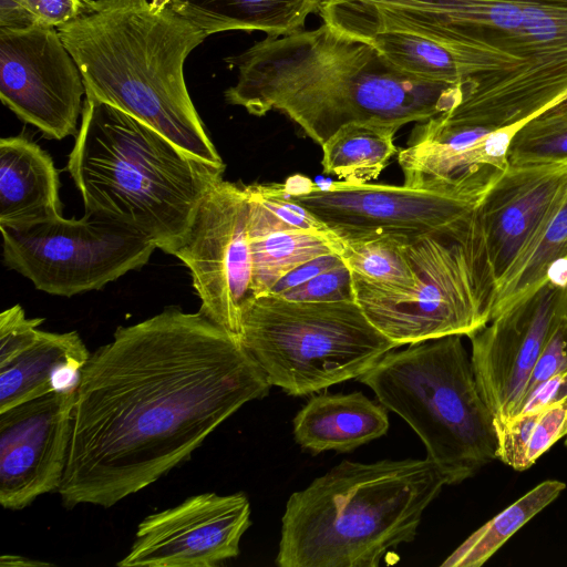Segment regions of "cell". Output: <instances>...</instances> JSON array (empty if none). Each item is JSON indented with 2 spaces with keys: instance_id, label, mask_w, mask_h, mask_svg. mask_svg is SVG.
Returning <instances> with one entry per match:
<instances>
[{
  "instance_id": "6da1fadb",
  "label": "cell",
  "mask_w": 567,
  "mask_h": 567,
  "mask_svg": "<svg viewBox=\"0 0 567 567\" xmlns=\"http://www.w3.org/2000/svg\"><path fill=\"white\" fill-rule=\"evenodd\" d=\"M270 386L239 337L200 311L118 327L76 389L63 505L109 508L145 488Z\"/></svg>"
},
{
  "instance_id": "7a4b0ae2",
  "label": "cell",
  "mask_w": 567,
  "mask_h": 567,
  "mask_svg": "<svg viewBox=\"0 0 567 567\" xmlns=\"http://www.w3.org/2000/svg\"><path fill=\"white\" fill-rule=\"evenodd\" d=\"M226 62L238 70L228 104L255 116L278 111L319 145L352 122H424L460 104L466 85L404 73L368 41L324 22L267 35Z\"/></svg>"
},
{
  "instance_id": "3957f363",
  "label": "cell",
  "mask_w": 567,
  "mask_h": 567,
  "mask_svg": "<svg viewBox=\"0 0 567 567\" xmlns=\"http://www.w3.org/2000/svg\"><path fill=\"white\" fill-rule=\"evenodd\" d=\"M337 22L354 37L400 31L519 62L441 113L449 124L503 128L567 100V0H340Z\"/></svg>"
},
{
  "instance_id": "277c9868",
  "label": "cell",
  "mask_w": 567,
  "mask_h": 567,
  "mask_svg": "<svg viewBox=\"0 0 567 567\" xmlns=\"http://www.w3.org/2000/svg\"><path fill=\"white\" fill-rule=\"evenodd\" d=\"M58 31L82 73L86 97L136 117L202 161L225 166L184 75L187 56L208 37L200 28L169 3L86 0Z\"/></svg>"
},
{
  "instance_id": "5b68a950",
  "label": "cell",
  "mask_w": 567,
  "mask_h": 567,
  "mask_svg": "<svg viewBox=\"0 0 567 567\" xmlns=\"http://www.w3.org/2000/svg\"><path fill=\"white\" fill-rule=\"evenodd\" d=\"M66 168L85 213L116 223L169 255L225 172L136 117L86 96Z\"/></svg>"
},
{
  "instance_id": "8992f818",
  "label": "cell",
  "mask_w": 567,
  "mask_h": 567,
  "mask_svg": "<svg viewBox=\"0 0 567 567\" xmlns=\"http://www.w3.org/2000/svg\"><path fill=\"white\" fill-rule=\"evenodd\" d=\"M449 485L429 458L344 460L290 495L279 567H377L414 539L425 508Z\"/></svg>"
},
{
  "instance_id": "52a82bcc",
  "label": "cell",
  "mask_w": 567,
  "mask_h": 567,
  "mask_svg": "<svg viewBox=\"0 0 567 567\" xmlns=\"http://www.w3.org/2000/svg\"><path fill=\"white\" fill-rule=\"evenodd\" d=\"M462 336L409 344L384 354L357 380L419 435L449 485L497 458L494 416L480 393Z\"/></svg>"
},
{
  "instance_id": "ba28073f",
  "label": "cell",
  "mask_w": 567,
  "mask_h": 567,
  "mask_svg": "<svg viewBox=\"0 0 567 567\" xmlns=\"http://www.w3.org/2000/svg\"><path fill=\"white\" fill-rule=\"evenodd\" d=\"M238 337L268 382L290 395L358 379L399 348L355 300L307 302L270 293L248 302Z\"/></svg>"
},
{
  "instance_id": "9c48e42d",
  "label": "cell",
  "mask_w": 567,
  "mask_h": 567,
  "mask_svg": "<svg viewBox=\"0 0 567 567\" xmlns=\"http://www.w3.org/2000/svg\"><path fill=\"white\" fill-rule=\"evenodd\" d=\"M467 228L426 236L406 246L417 275L409 290H381L352 275L355 301L398 347L453 334L470 337L488 323V303Z\"/></svg>"
},
{
  "instance_id": "30bf717a",
  "label": "cell",
  "mask_w": 567,
  "mask_h": 567,
  "mask_svg": "<svg viewBox=\"0 0 567 567\" xmlns=\"http://www.w3.org/2000/svg\"><path fill=\"white\" fill-rule=\"evenodd\" d=\"M3 260L38 290L72 297L97 290L147 264L154 243L96 215L62 214L0 226Z\"/></svg>"
},
{
  "instance_id": "8fae6325",
  "label": "cell",
  "mask_w": 567,
  "mask_h": 567,
  "mask_svg": "<svg viewBox=\"0 0 567 567\" xmlns=\"http://www.w3.org/2000/svg\"><path fill=\"white\" fill-rule=\"evenodd\" d=\"M282 192L339 240L391 236L408 241L465 229L485 193L419 189L405 185L317 184L302 175L279 183Z\"/></svg>"
},
{
  "instance_id": "7c38bea8",
  "label": "cell",
  "mask_w": 567,
  "mask_h": 567,
  "mask_svg": "<svg viewBox=\"0 0 567 567\" xmlns=\"http://www.w3.org/2000/svg\"><path fill=\"white\" fill-rule=\"evenodd\" d=\"M247 219L245 186L223 178L202 198L171 254L189 269L199 311L237 336L254 298Z\"/></svg>"
},
{
  "instance_id": "4fadbf2b",
  "label": "cell",
  "mask_w": 567,
  "mask_h": 567,
  "mask_svg": "<svg viewBox=\"0 0 567 567\" xmlns=\"http://www.w3.org/2000/svg\"><path fill=\"white\" fill-rule=\"evenodd\" d=\"M566 190L567 162L508 164L476 206L468 224V241L489 310L494 293Z\"/></svg>"
},
{
  "instance_id": "5bb4252c",
  "label": "cell",
  "mask_w": 567,
  "mask_h": 567,
  "mask_svg": "<svg viewBox=\"0 0 567 567\" xmlns=\"http://www.w3.org/2000/svg\"><path fill=\"white\" fill-rule=\"evenodd\" d=\"M548 277L468 337L475 380L495 425L518 414L533 371L567 303V260L555 264Z\"/></svg>"
},
{
  "instance_id": "9a60e30c",
  "label": "cell",
  "mask_w": 567,
  "mask_h": 567,
  "mask_svg": "<svg viewBox=\"0 0 567 567\" xmlns=\"http://www.w3.org/2000/svg\"><path fill=\"white\" fill-rule=\"evenodd\" d=\"M86 95L82 73L56 28L0 27V97L47 138L78 134Z\"/></svg>"
},
{
  "instance_id": "2e32d148",
  "label": "cell",
  "mask_w": 567,
  "mask_h": 567,
  "mask_svg": "<svg viewBox=\"0 0 567 567\" xmlns=\"http://www.w3.org/2000/svg\"><path fill=\"white\" fill-rule=\"evenodd\" d=\"M243 493H204L145 517L120 567H216L239 554L251 525Z\"/></svg>"
},
{
  "instance_id": "e0dca14e",
  "label": "cell",
  "mask_w": 567,
  "mask_h": 567,
  "mask_svg": "<svg viewBox=\"0 0 567 567\" xmlns=\"http://www.w3.org/2000/svg\"><path fill=\"white\" fill-rule=\"evenodd\" d=\"M76 392H51L0 412V504L22 509L59 491Z\"/></svg>"
},
{
  "instance_id": "ac0fdd59",
  "label": "cell",
  "mask_w": 567,
  "mask_h": 567,
  "mask_svg": "<svg viewBox=\"0 0 567 567\" xmlns=\"http://www.w3.org/2000/svg\"><path fill=\"white\" fill-rule=\"evenodd\" d=\"M90 355L76 331L39 330L27 348L0 367V412L51 392H76Z\"/></svg>"
},
{
  "instance_id": "d6986e66",
  "label": "cell",
  "mask_w": 567,
  "mask_h": 567,
  "mask_svg": "<svg viewBox=\"0 0 567 567\" xmlns=\"http://www.w3.org/2000/svg\"><path fill=\"white\" fill-rule=\"evenodd\" d=\"M388 429L386 408L362 392L313 395L293 417L296 442L313 454L353 451Z\"/></svg>"
},
{
  "instance_id": "ffe728a7",
  "label": "cell",
  "mask_w": 567,
  "mask_h": 567,
  "mask_svg": "<svg viewBox=\"0 0 567 567\" xmlns=\"http://www.w3.org/2000/svg\"><path fill=\"white\" fill-rule=\"evenodd\" d=\"M59 189L48 152L22 135L0 140V226L60 215Z\"/></svg>"
},
{
  "instance_id": "44dd1931",
  "label": "cell",
  "mask_w": 567,
  "mask_h": 567,
  "mask_svg": "<svg viewBox=\"0 0 567 567\" xmlns=\"http://www.w3.org/2000/svg\"><path fill=\"white\" fill-rule=\"evenodd\" d=\"M323 0H172V8L207 35L233 30L286 35L302 29Z\"/></svg>"
},
{
  "instance_id": "7402d4cb",
  "label": "cell",
  "mask_w": 567,
  "mask_h": 567,
  "mask_svg": "<svg viewBox=\"0 0 567 567\" xmlns=\"http://www.w3.org/2000/svg\"><path fill=\"white\" fill-rule=\"evenodd\" d=\"M357 38L372 44L400 71L425 81L465 84L493 73L492 68L480 59L465 56L412 33L383 31Z\"/></svg>"
},
{
  "instance_id": "603a6c76",
  "label": "cell",
  "mask_w": 567,
  "mask_h": 567,
  "mask_svg": "<svg viewBox=\"0 0 567 567\" xmlns=\"http://www.w3.org/2000/svg\"><path fill=\"white\" fill-rule=\"evenodd\" d=\"M401 127L382 121L342 126L320 145L323 172L354 184L377 179L396 153L394 136Z\"/></svg>"
},
{
  "instance_id": "cb8c5ba5",
  "label": "cell",
  "mask_w": 567,
  "mask_h": 567,
  "mask_svg": "<svg viewBox=\"0 0 567 567\" xmlns=\"http://www.w3.org/2000/svg\"><path fill=\"white\" fill-rule=\"evenodd\" d=\"M252 265V295H267L297 266L342 249L334 235L305 229H279L248 236Z\"/></svg>"
},
{
  "instance_id": "d4e9b609",
  "label": "cell",
  "mask_w": 567,
  "mask_h": 567,
  "mask_svg": "<svg viewBox=\"0 0 567 567\" xmlns=\"http://www.w3.org/2000/svg\"><path fill=\"white\" fill-rule=\"evenodd\" d=\"M561 260H567V190L528 250L494 293L489 321L545 284L553 266Z\"/></svg>"
},
{
  "instance_id": "484cf974",
  "label": "cell",
  "mask_w": 567,
  "mask_h": 567,
  "mask_svg": "<svg viewBox=\"0 0 567 567\" xmlns=\"http://www.w3.org/2000/svg\"><path fill=\"white\" fill-rule=\"evenodd\" d=\"M566 488L557 480H546L475 530L442 565L480 567L519 528L551 504Z\"/></svg>"
},
{
  "instance_id": "4316f807",
  "label": "cell",
  "mask_w": 567,
  "mask_h": 567,
  "mask_svg": "<svg viewBox=\"0 0 567 567\" xmlns=\"http://www.w3.org/2000/svg\"><path fill=\"white\" fill-rule=\"evenodd\" d=\"M495 427L497 460L516 471H526L567 435V401L523 412Z\"/></svg>"
},
{
  "instance_id": "83f0119b",
  "label": "cell",
  "mask_w": 567,
  "mask_h": 567,
  "mask_svg": "<svg viewBox=\"0 0 567 567\" xmlns=\"http://www.w3.org/2000/svg\"><path fill=\"white\" fill-rule=\"evenodd\" d=\"M412 243L391 236H371L342 241L340 257L351 274L385 291H405L417 280L408 254Z\"/></svg>"
},
{
  "instance_id": "f1b7e54d",
  "label": "cell",
  "mask_w": 567,
  "mask_h": 567,
  "mask_svg": "<svg viewBox=\"0 0 567 567\" xmlns=\"http://www.w3.org/2000/svg\"><path fill=\"white\" fill-rule=\"evenodd\" d=\"M511 165L567 162V100L526 121L511 140Z\"/></svg>"
},
{
  "instance_id": "f546056e",
  "label": "cell",
  "mask_w": 567,
  "mask_h": 567,
  "mask_svg": "<svg viewBox=\"0 0 567 567\" xmlns=\"http://www.w3.org/2000/svg\"><path fill=\"white\" fill-rule=\"evenodd\" d=\"M280 297L307 302L355 300L352 274L344 262L285 291Z\"/></svg>"
},
{
  "instance_id": "4dcf8cb0",
  "label": "cell",
  "mask_w": 567,
  "mask_h": 567,
  "mask_svg": "<svg viewBox=\"0 0 567 567\" xmlns=\"http://www.w3.org/2000/svg\"><path fill=\"white\" fill-rule=\"evenodd\" d=\"M567 371V303L547 339L519 406L520 413L530 395L551 378Z\"/></svg>"
},
{
  "instance_id": "1f68e13d",
  "label": "cell",
  "mask_w": 567,
  "mask_h": 567,
  "mask_svg": "<svg viewBox=\"0 0 567 567\" xmlns=\"http://www.w3.org/2000/svg\"><path fill=\"white\" fill-rule=\"evenodd\" d=\"M43 318H27L20 305L0 315V367L10 362L38 336Z\"/></svg>"
},
{
  "instance_id": "d6a6232c",
  "label": "cell",
  "mask_w": 567,
  "mask_h": 567,
  "mask_svg": "<svg viewBox=\"0 0 567 567\" xmlns=\"http://www.w3.org/2000/svg\"><path fill=\"white\" fill-rule=\"evenodd\" d=\"M85 3L86 0H23L32 24L56 29L74 20Z\"/></svg>"
},
{
  "instance_id": "836d02e7",
  "label": "cell",
  "mask_w": 567,
  "mask_h": 567,
  "mask_svg": "<svg viewBox=\"0 0 567 567\" xmlns=\"http://www.w3.org/2000/svg\"><path fill=\"white\" fill-rule=\"evenodd\" d=\"M344 264L339 254L332 252L319 256L297 266L286 274L270 290V295L280 296L285 291L300 286L309 279Z\"/></svg>"
},
{
  "instance_id": "e575fe53",
  "label": "cell",
  "mask_w": 567,
  "mask_h": 567,
  "mask_svg": "<svg viewBox=\"0 0 567 567\" xmlns=\"http://www.w3.org/2000/svg\"><path fill=\"white\" fill-rule=\"evenodd\" d=\"M559 401H567V371L540 385L526 401L520 413Z\"/></svg>"
},
{
  "instance_id": "d590c367",
  "label": "cell",
  "mask_w": 567,
  "mask_h": 567,
  "mask_svg": "<svg viewBox=\"0 0 567 567\" xmlns=\"http://www.w3.org/2000/svg\"><path fill=\"white\" fill-rule=\"evenodd\" d=\"M32 22L24 10L23 0H0V27L24 28Z\"/></svg>"
},
{
  "instance_id": "8d00e7d4",
  "label": "cell",
  "mask_w": 567,
  "mask_h": 567,
  "mask_svg": "<svg viewBox=\"0 0 567 567\" xmlns=\"http://www.w3.org/2000/svg\"><path fill=\"white\" fill-rule=\"evenodd\" d=\"M1 566H12V567H31V566H48L50 564L33 560L31 558H25L22 556L16 555H3L0 559Z\"/></svg>"
},
{
  "instance_id": "74e56055",
  "label": "cell",
  "mask_w": 567,
  "mask_h": 567,
  "mask_svg": "<svg viewBox=\"0 0 567 567\" xmlns=\"http://www.w3.org/2000/svg\"><path fill=\"white\" fill-rule=\"evenodd\" d=\"M172 0H152V4L155 8H163L164 6L168 4Z\"/></svg>"
},
{
  "instance_id": "f35d334b",
  "label": "cell",
  "mask_w": 567,
  "mask_h": 567,
  "mask_svg": "<svg viewBox=\"0 0 567 567\" xmlns=\"http://www.w3.org/2000/svg\"><path fill=\"white\" fill-rule=\"evenodd\" d=\"M565 445L567 446V435H566V441H565Z\"/></svg>"
}]
</instances>
